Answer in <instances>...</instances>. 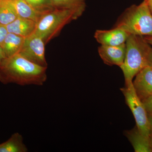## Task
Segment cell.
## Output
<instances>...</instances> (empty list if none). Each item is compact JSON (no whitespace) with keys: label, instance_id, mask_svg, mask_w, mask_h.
Returning a JSON list of instances; mask_svg holds the SVG:
<instances>
[{"label":"cell","instance_id":"cell-1","mask_svg":"<svg viewBox=\"0 0 152 152\" xmlns=\"http://www.w3.org/2000/svg\"><path fill=\"white\" fill-rule=\"evenodd\" d=\"M47 69L18 53L6 58L0 64V82L5 85L42 86L47 80Z\"/></svg>","mask_w":152,"mask_h":152},{"label":"cell","instance_id":"cell-2","mask_svg":"<svg viewBox=\"0 0 152 152\" xmlns=\"http://www.w3.org/2000/svg\"><path fill=\"white\" fill-rule=\"evenodd\" d=\"M82 14L75 10L54 8L41 17L37 22L34 32L42 38L46 45L56 37L65 26Z\"/></svg>","mask_w":152,"mask_h":152},{"label":"cell","instance_id":"cell-3","mask_svg":"<svg viewBox=\"0 0 152 152\" xmlns=\"http://www.w3.org/2000/svg\"><path fill=\"white\" fill-rule=\"evenodd\" d=\"M115 27L130 35L152 36V14L146 0L126 11Z\"/></svg>","mask_w":152,"mask_h":152},{"label":"cell","instance_id":"cell-4","mask_svg":"<svg viewBox=\"0 0 152 152\" xmlns=\"http://www.w3.org/2000/svg\"><path fill=\"white\" fill-rule=\"evenodd\" d=\"M142 37L130 35L126 41V56L120 67L124 76L125 85L132 83L134 77L148 66L142 46Z\"/></svg>","mask_w":152,"mask_h":152},{"label":"cell","instance_id":"cell-5","mask_svg":"<svg viewBox=\"0 0 152 152\" xmlns=\"http://www.w3.org/2000/svg\"><path fill=\"white\" fill-rule=\"evenodd\" d=\"M135 120L137 128L144 136L149 138L151 133L147 113L145 106L136 92L133 82L121 89Z\"/></svg>","mask_w":152,"mask_h":152},{"label":"cell","instance_id":"cell-6","mask_svg":"<svg viewBox=\"0 0 152 152\" xmlns=\"http://www.w3.org/2000/svg\"><path fill=\"white\" fill-rule=\"evenodd\" d=\"M45 45L42 38L34 32L25 38L23 46L18 53L32 62L48 67L45 57Z\"/></svg>","mask_w":152,"mask_h":152},{"label":"cell","instance_id":"cell-7","mask_svg":"<svg viewBox=\"0 0 152 152\" xmlns=\"http://www.w3.org/2000/svg\"><path fill=\"white\" fill-rule=\"evenodd\" d=\"M129 35L124 30L115 27L111 30H97L94 37L102 45L118 46L126 43Z\"/></svg>","mask_w":152,"mask_h":152},{"label":"cell","instance_id":"cell-8","mask_svg":"<svg viewBox=\"0 0 152 152\" xmlns=\"http://www.w3.org/2000/svg\"><path fill=\"white\" fill-rule=\"evenodd\" d=\"M98 52L104 62L109 66L121 67L124 61L126 53V44L118 46L101 45Z\"/></svg>","mask_w":152,"mask_h":152},{"label":"cell","instance_id":"cell-9","mask_svg":"<svg viewBox=\"0 0 152 152\" xmlns=\"http://www.w3.org/2000/svg\"><path fill=\"white\" fill-rule=\"evenodd\" d=\"M137 95L143 101L152 95V68L147 66L136 75L133 83Z\"/></svg>","mask_w":152,"mask_h":152},{"label":"cell","instance_id":"cell-10","mask_svg":"<svg viewBox=\"0 0 152 152\" xmlns=\"http://www.w3.org/2000/svg\"><path fill=\"white\" fill-rule=\"evenodd\" d=\"M37 23L32 20L18 18L6 27L8 33L26 38L34 32Z\"/></svg>","mask_w":152,"mask_h":152},{"label":"cell","instance_id":"cell-11","mask_svg":"<svg viewBox=\"0 0 152 152\" xmlns=\"http://www.w3.org/2000/svg\"><path fill=\"white\" fill-rule=\"evenodd\" d=\"M125 135L132 144L135 152H152L149 138L144 136L136 126L126 131Z\"/></svg>","mask_w":152,"mask_h":152},{"label":"cell","instance_id":"cell-12","mask_svg":"<svg viewBox=\"0 0 152 152\" xmlns=\"http://www.w3.org/2000/svg\"><path fill=\"white\" fill-rule=\"evenodd\" d=\"M18 18L29 19L37 23L44 14L36 10L25 0H11Z\"/></svg>","mask_w":152,"mask_h":152},{"label":"cell","instance_id":"cell-13","mask_svg":"<svg viewBox=\"0 0 152 152\" xmlns=\"http://www.w3.org/2000/svg\"><path fill=\"white\" fill-rule=\"evenodd\" d=\"M25 38L8 33L1 46L6 58L18 53L23 46Z\"/></svg>","mask_w":152,"mask_h":152},{"label":"cell","instance_id":"cell-14","mask_svg":"<svg viewBox=\"0 0 152 152\" xmlns=\"http://www.w3.org/2000/svg\"><path fill=\"white\" fill-rule=\"evenodd\" d=\"M27 147L24 143L23 138L18 133L12 134L6 141L0 144V152H27Z\"/></svg>","mask_w":152,"mask_h":152},{"label":"cell","instance_id":"cell-15","mask_svg":"<svg viewBox=\"0 0 152 152\" xmlns=\"http://www.w3.org/2000/svg\"><path fill=\"white\" fill-rule=\"evenodd\" d=\"M18 18L11 0H2L0 3V24L7 26Z\"/></svg>","mask_w":152,"mask_h":152},{"label":"cell","instance_id":"cell-16","mask_svg":"<svg viewBox=\"0 0 152 152\" xmlns=\"http://www.w3.org/2000/svg\"><path fill=\"white\" fill-rule=\"evenodd\" d=\"M54 8L70 9L83 12L85 0H50Z\"/></svg>","mask_w":152,"mask_h":152},{"label":"cell","instance_id":"cell-17","mask_svg":"<svg viewBox=\"0 0 152 152\" xmlns=\"http://www.w3.org/2000/svg\"><path fill=\"white\" fill-rule=\"evenodd\" d=\"M38 12L45 14L54 9L50 0H25Z\"/></svg>","mask_w":152,"mask_h":152},{"label":"cell","instance_id":"cell-18","mask_svg":"<svg viewBox=\"0 0 152 152\" xmlns=\"http://www.w3.org/2000/svg\"><path fill=\"white\" fill-rule=\"evenodd\" d=\"M141 42L146 59L147 65L152 68V48L145 41L142 37Z\"/></svg>","mask_w":152,"mask_h":152},{"label":"cell","instance_id":"cell-19","mask_svg":"<svg viewBox=\"0 0 152 152\" xmlns=\"http://www.w3.org/2000/svg\"><path fill=\"white\" fill-rule=\"evenodd\" d=\"M8 34L6 26L0 24V46L2 45L4 41Z\"/></svg>","mask_w":152,"mask_h":152},{"label":"cell","instance_id":"cell-20","mask_svg":"<svg viewBox=\"0 0 152 152\" xmlns=\"http://www.w3.org/2000/svg\"><path fill=\"white\" fill-rule=\"evenodd\" d=\"M147 113H152V95L142 101Z\"/></svg>","mask_w":152,"mask_h":152},{"label":"cell","instance_id":"cell-21","mask_svg":"<svg viewBox=\"0 0 152 152\" xmlns=\"http://www.w3.org/2000/svg\"><path fill=\"white\" fill-rule=\"evenodd\" d=\"M6 58H7L3 51L2 48L0 46V64Z\"/></svg>","mask_w":152,"mask_h":152},{"label":"cell","instance_id":"cell-22","mask_svg":"<svg viewBox=\"0 0 152 152\" xmlns=\"http://www.w3.org/2000/svg\"><path fill=\"white\" fill-rule=\"evenodd\" d=\"M148 119L149 123L150 129L152 132V113H148Z\"/></svg>","mask_w":152,"mask_h":152},{"label":"cell","instance_id":"cell-23","mask_svg":"<svg viewBox=\"0 0 152 152\" xmlns=\"http://www.w3.org/2000/svg\"><path fill=\"white\" fill-rule=\"evenodd\" d=\"M143 38L147 43L152 46V36H146Z\"/></svg>","mask_w":152,"mask_h":152},{"label":"cell","instance_id":"cell-24","mask_svg":"<svg viewBox=\"0 0 152 152\" xmlns=\"http://www.w3.org/2000/svg\"><path fill=\"white\" fill-rule=\"evenodd\" d=\"M146 1L148 3V5L152 14V0H146Z\"/></svg>","mask_w":152,"mask_h":152},{"label":"cell","instance_id":"cell-25","mask_svg":"<svg viewBox=\"0 0 152 152\" xmlns=\"http://www.w3.org/2000/svg\"><path fill=\"white\" fill-rule=\"evenodd\" d=\"M149 139L150 140V142H151V147L152 150V132H151L149 136Z\"/></svg>","mask_w":152,"mask_h":152},{"label":"cell","instance_id":"cell-26","mask_svg":"<svg viewBox=\"0 0 152 152\" xmlns=\"http://www.w3.org/2000/svg\"><path fill=\"white\" fill-rule=\"evenodd\" d=\"M2 1V0H0V3H1V2Z\"/></svg>","mask_w":152,"mask_h":152}]
</instances>
